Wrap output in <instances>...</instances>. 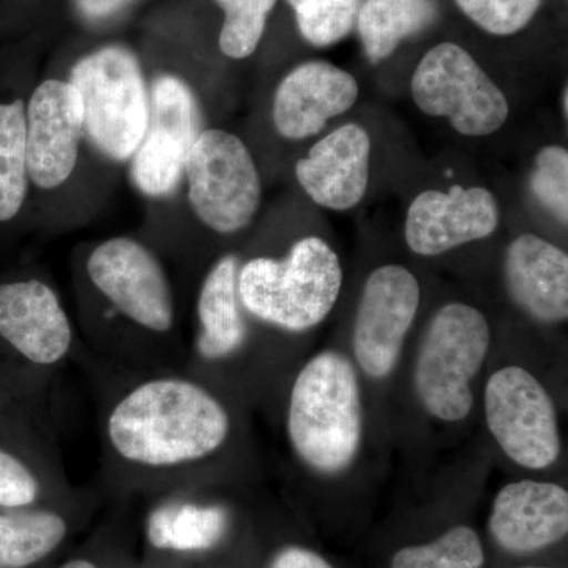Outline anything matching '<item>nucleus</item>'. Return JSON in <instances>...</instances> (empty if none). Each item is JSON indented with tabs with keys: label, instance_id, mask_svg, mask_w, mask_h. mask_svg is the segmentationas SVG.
<instances>
[{
	"label": "nucleus",
	"instance_id": "obj_8",
	"mask_svg": "<svg viewBox=\"0 0 568 568\" xmlns=\"http://www.w3.org/2000/svg\"><path fill=\"white\" fill-rule=\"evenodd\" d=\"M485 416L496 443L517 465L545 469L559 458V424L551 396L521 366H506L489 377Z\"/></svg>",
	"mask_w": 568,
	"mask_h": 568
},
{
	"label": "nucleus",
	"instance_id": "obj_12",
	"mask_svg": "<svg viewBox=\"0 0 568 568\" xmlns=\"http://www.w3.org/2000/svg\"><path fill=\"white\" fill-rule=\"evenodd\" d=\"M84 130V108L71 82L48 80L32 93L26 114L28 175L37 186L58 189L73 173Z\"/></svg>",
	"mask_w": 568,
	"mask_h": 568
},
{
	"label": "nucleus",
	"instance_id": "obj_7",
	"mask_svg": "<svg viewBox=\"0 0 568 568\" xmlns=\"http://www.w3.org/2000/svg\"><path fill=\"white\" fill-rule=\"evenodd\" d=\"M185 174L194 213L215 233H239L260 211V173L248 148L235 134L213 129L197 134Z\"/></svg>",
	"mask_w": 568,
	"mask_h": 568
},
{
	"label": "nucleus",
	"instance_id": "obj_16",
	"mask_svg": "<svg viewBox=\"0 0 568 568\" xmlns=\"http://www.w3.org/2000/svg\"><path fill=\"white\" fill-rule=\"evenodd\" d=\"M372 140L364 126L346 123L310 149L295 178L321 207L349 211L364 200L369 182Z\"/></svg>",
	"mask_w": 568,
	"mask_h": 568
},
{
	"label": "nucleus",
	"instance_id": "obj_13",
	"mask_svg": "<svg viewBox=\"0 0 568 568\" xmlns=\"http://www.w3.org/2000/svg\"><path fill=\"white\" fill-rule=\"evenodd\" d=\"M495 194L484 186L426 190L407 209L405 237L410 252L439 256L457 246L481 241L499 226Z\"/></svg>",
	"mask_w": 568,
	"mask_h": 568
},
{
	"label": "nucleus",
	"instance_id": "obj_3",
	"mask_svg": "<svg viewBox=\"0 0 568 568\" xmlns=\"http://www.w3.org/2000/svg\"><path fill=\"white\" fill-rule=\"evenodd\" d=\"M342 286L338 254L315 235L294 244L283 260L254 257L239 268V298L246 312L290 332L323 323Z\"/></svg>",
	"mask_w": 568,
	"mask_h": 568
},
{
	"label": "nucleus",
	"instance_id": "obj_34",
	"mask_svg": "<svg viewBox=\"0 0 568 568\" xmlns=\"http://www.w3.org/2000/svg\"><path fill=\"white\" fill-rule=\"evenodd\" d=\"M523 568H545V567H523Z\"/></svg>",
	"mask_w": 568,
	"mask_h": 568
},
{
	"label": "nucleus",
	"instance_id": "obj_5",
	"mask_svg": "<svg viewBox=\"0 0 568 568\" xmlns=\"http://www.w3.org/2000/svg\"><path fill=\"white\" fill-rule=\"evenodd\" d=\"M70 82L80 92L93 144L112 160L132 159L151 121V100L132 52L119 47L93 52L74 65Z\"/></svg>",
	"mask_w": 568,
	"mask_h": 568
},
{
	"label": "nucleus",
	"instance_id": "obj_6",
	"mask_svg": "<svg viewBox=\"0 0 568 568\" xmlns=\"http://www.w3.org/2000/svg\"><path fill=\"white\" fill-rule=\"evenodd\" d=\"M410 93L424 114L447 119L465 136L496 133L510 114L503 89L455 43H440L426 52L414 71Z\"/></svg>",
	"mask_w": 568,
	"mask_h": 568
},
{
	"label": "nucleus",
	"instance_id": "obj_15",
	"mask_svg": "<svg viewBox=\"0 0 568 568\" xmlns=\"http://www.w3.org/2000/svg\"><path fill=\"white\" fill-rule=\"evenodd\" d=\"M0 336L36 365L59 364L73 343L58 294L39 280L0 284Z\"/></svg>",
	"mask_w": 568,
	"mask_h": 568
},
{
	"label": "nucleus",
	"instance_id": "obj_4",
	"mask_svg": "<svg viewBox=\"0 0 568 568\" xmlns=\"http://www.w3.org/2000/svg\"><path fill=\"white\" fill-rule=\"evenodd\" d=\"M491 342L487 317L474 306L448 304L433 316L418 349L416 390L425 409L444 422H459L473 409L470 383Z\"/></svg>",
	"mask_w": 568,
	"mask_h": 568
},
{
	"label": "nucleus",
	"instance_id": "obj_20",
	"mask_svg": "<svg viewBox=\"0 0 568 568\" xmlns=\"http://www.w3.org/2000/svg\"><path fill=\"white\" fill-rule=\"evenodd\" d=\"M435 17L432 0H365L355 22L366 55L377 63L390 58L403 40L432 24Z\"/></svg>",
	"mask_w": 568,
	"mask_h": 568
},
{
	"label": "nucleus",
	"instance_id": "obj_17",
	"mask_svg": "<svg viewBox=\"0 0 568 568\" xmlns=\"http://www.w3.org/2000/svg\"><path fill=\"white\" fill-rule=\"evenodd\" d=\"M489 530L511 552H534L568 532V493L548 481L521 480L497 493Z\"/></svg>",
	"mask_w": 568,
	"mask_h": 568
},
{
	"label": "nucleus",
	"instance_id": "obj_24",
	"mask_svg": "<svg viewBox=\"0 0 568 568\" xmlns=\"http://www.w3.org/2000/svg\"><path fill=\"white\" fill-rule=\"evenodd\" d=\"M484 562L480 538L467 526H458L432 544L399 549L392 568H480Z\"/></svg>",
	"mask_w": 568,
	"mask_h": 568
},
{
	"label": "nucleus",
	"instance_id": "obj_19",
	"mask_svg": "<svg viewBox=\"0 0 568 568\" xmlns=\"http://www.w3.org/2000/svg\"><path fill=\"white\" fill-rule=\"evenodd\" d=\"M237 257L233 254L222 257L205 276L197 298V353L207 361L230 357L244 346L246 324L239 298Z\"/></svg>",
	"mask_w": 568,
	"mask_h": 568
},
{
	"label": "nucleus",
	"instance_id": "obj_33",
	"mask_svg": "<svg viewBox=\"0 0 568 568\" xmlns=\"http://www.w3.org/2000/svg\"><path fill=\"white\" fill-rule=\"evenodd\" d=\"M564 112H568V89H564Z\"/></svg>",
	"mask_w": 568,
	"mask_h": 568
},
{
	"label": "nucleus",
	"instance_id": "obj_2",
	"mask_svg": "<svg viewBox=\"0 0 568 568\" xmlns=\"http://www.w3.org/2000/svg\"><path fill=\"white\" fill-rule=\"evenodd\" d=\"M287 435L295 454L320 473H339L353 463L362 440V402L345 354H317L295 377Z\"/></svg>",
	"mask_w": 568,
	"mask_h": 568
},
{
	"label": "nucleus",
	"instance_id": "obj_18",
	"mask_svg": "<svg viewBox=\"0 0 568 568\" xmlns=\"http://www.w3.org/2000/svg\"><path fill=\"white\" fill-rule=\"evenodd\" d=\"M506 282L515 304L534 320H567L568 256L559 246L538 235H519L507 250Z\"/></svg>",
	"mask_w": 568,
	"mask_h": 568
},
{
	"label": "nucleus",
	"instance_id": "obj_23",
	"mask_svg": "<svg viewBox=\"0 0 568 568\" xmlns=\"http://www.w3.org/2000/svg\"><path fill=\"white\" fill-rule=\"evenodd\" d=\"M28 193L26 110L22 100L0 103V222L21 211Z\"/></svg>",
	"mask_w": 568,
	"mask_h": 568
},
{
	"label": "nucleus",
	"instance_id": "obj_21",
	"mask_svg": "<svg viewBox=\"0 0 568 568\" xmlns=\"http://www.w3.org/2000/svg\"><path fill=\"white\" fill-rule=\"evenodd\" d=\"M67 523L54 511L0 515V568L31 567L61 545Z\"/></svg>",
	"mask_w": 568,
	"mask_h": 568
},
{
	"label": "nucleus",
	"instance_id": "obj_30",
	"mask_svg": "<svg viewBox=\"0 0 568 568\" xmlns=\"http://www.w3.org/2000/svg\"><path fill=\"white\" fill-rule=\"evenodd\" d=\"M272 568H332L316 552L304 548H286L276 556Z\"/></svg>",
	"mask_w": 568,
	"mask_h": 568
},
{
	"label": "nucleus",
	"instance_id": "obj_14",
	"mask_svg": "<svg viewBox=\"0 0 568 568\" xmlns=\"http://www.w3.org/2000/svg\"><path fill=\"white\" fill-rule=\"evenodd\" d=\"M358 82L353 74L325 61L305 62L283 78L274 99L276 132L286 140L315 136L331 119L357 103Z\"/></svg>",
	"mask_w": 568,
	"mask_h": 568
},
{
	"label": "nucleus",
	"instance_id": "obj_28",
	"mask_svg": "<svg viewBox=\"0 0 568 568\" xmlns=\"http://www.w3.org/2000/svg\"><path fill=\"white\" fill-rule=\"evenodd\" d=\"M541 0H457L459 10L493 36H514L536 17Z\"/></svg>",
	"mask_w": 568,
	"mask_h": 568
},
{
	"label": "nucleus",
	"instance_id": "obj_27",
	"mask_svg": "<svg viewBox=\"0 0 568 568\" xmlns=\"http://www.w3.org/2000/svg\"><path fill=\"white\" fill-rule=\"evenodd\" d=\"M530 190L538 203L544 205L558 222L568 220V152L560 145H548L538 152Z\"/></svg>",
	"mask_w": 568,
	"mask_h": 568
},
{
	"label": "nucleus",
	"instance_id": "obj_10",
	"mask_svg": "<svg viewBox=\"0 0 568 568\" xmlns=\"http://www.w3.org/2000/svg\"><path fill=\"white\" fill-rule=\"evenodd\" d=\"M420 305V284L403 265L376 268L366 280L354 325V354L366 376L394 372Z\"/></svg>",
	"mask_w": 568,
	"mask_h": 568
},
{
	"label": "nucleus",
	"instance_id": "obj_25",
	"mask_svg": "<svg viewBox=\"0 0 568 568\" xmlns=\"http://www.w3.org/2000/svg\"><path fill=\"white\" fill-rule=\"evenodd\" d=\"M298 31L315 47H331L351 32L362 0H287Z\"/></svg>",
	"mask_w": 568,
	"mask_h": 568
},
{
	"label": "nucleus",
	"instance_id": "obj_32",
	"mask_svg": "<svg viewBox=\"0 0 568 568\" xmlns=\"http://www.w3.org/2000/svg\"><path fill=\"white\" fill-rule=\"evenodd\" d=\"M61 568H99L95 566V564L89 562V560L85 559H74L70 560V562H67L65 566H62Z\"/></svg>",
	"mask_w": 568,
	"mask_h": 568
},
{
	"label": "nucleus",
	"instance_id": "obj_9",
	"mask_svg": "<svg viewBox=\"0 0 568 568\" xmlns=\"http://www.w3.org/2000/svg\"><path fill=\"white\" fill-rule=\"evenodd\" d=\"M92 283L134 324L166 334L174 325L170 283L151 250L133 239L114 237L97 246L88 261Z\"/></svg>",
	"mask_w": 568,
	"mask_h": 568
},
{
	"label": "nucleus",
	"instance_id": "obj_26",
	"mask_svg": "<svg viewBox=\"0 0 568 568\" xmlns=\"http://www.w3.org/2000/svg\"><path fill=\"white\" fill-rule=\"evenodd\" d=\"M224 10L220 50L231 59H245L263 39L265 22L276 0H216Z\"/></svg>",
	"mask_w": 568,
	"mask_h": 568
},
{
	"label": "nucleus",
	"instance_id": "obj_1",
	"mask_svg": "<svg viewBox=\"0 0 568 568\" xmlns=\"http://www.w3.org/2000/svg\"><path fill=\"white\" fill-rule=\"evenodd\" d=\"M226 409L183 377H153L112 406L106 436L119 458L141 467H181L215 454L230 436Z\"/></svg>",
	"mask_w": 568,
	"mask_h": 568
},
{
	"label": "nucleus",
	"instance_id": "obj_31",
	"mask_svg": "<svg viewBox=\"0 0 568 568\" xmlns=\"http://www.w3.org/2000/svg\"><path fill=\"white\" fill-rule=\"evenodd\" d=\"M126 0H78L81 10L89 17H104L122 7Z\"/></svg>",
	"mask_w": 568,
	"mask_h": 568
},
{
	"label": "nucleus",
	"instance_id": "obj_29",
	"mask_svg": "<svg viewBox=\"0 0 568 568\" xmlns=\"http://www.w3.org/2000/svg\"><path fill=\"white\" fill-rule=\"evenodd\" d=\"M40 495V485L20 458L0 448V507L32 506Z\"/></svg>",
	"mask_w": 568,
	"mask_h": 568
},
{
	"label": "nucleus",
	"instance_id": "obj_22",
	"mask_svg": "<svg viewBox=\"0 0 568 568\" xmlns=\"http://www.w3.org/2000/svg\"><path fill=\"white\" fill-rule=\"evenodd\" d=\"M226 523L220 507H166L153 515L149 537L156 548L200 551L222 540Z\"/></svg>",
	"mask_w": 568,
	"mask_h": 568
},
{
	"label": "nucleus",
	"instance_id": "obj_11",
	"mask_svg": "<svg viewBox=\"0 0 568 568\" xmlns=\"http://www.w3.org/2000/svg\"><path fill=\"white\" fill-rule=\"evenodd\" d=\"M200 133L190 89L178 78H159L152 89L148 133L133 155L132 175L138 189L149 196L173 192Z\"/></svg>",
	"mask_w": 568,
	"mask_h": 568
}]
</instances>
